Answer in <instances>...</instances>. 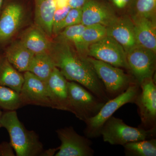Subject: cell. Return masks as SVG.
<instances>
[{
	"label": "cell",
	"instance_id": "1",
	"mask_svg": "<svg viewBox=\"0 0 156 156\" xmlns=\"http://www.w3.org/2000/svg\"><path fill=\"white\" fill-rule=\"evenodd\" d=\"M48 53L55 66L68 81L80 84L104 102L109 99L87 57L79 54L67 42H52Z\"/></svg>",
	"mask_w": 156,
	"mask_h": 156
},
{
	"label": "cell",
	"instance_id": "2",
	"mask_svg": "<svg viewBox=\"0 0 156 156\" xmlns=\"http://www.w3.org/2000/svg\"><path fill=\"white\" fill-rule=\"evenodd\" d=\"M1 122L2 127L9 132L15 155L43 156L45 150L38 135L25 128L18 119L16 111H7L3 113Z\"/></svg>",
	"mask_w": 156,
	"mask_h": 156
},
{
	"label": "cell",
	"instance_id": "3",
	"mask_svg": "<svg viewBox=\"0 0 156 156\" xmlns=\"http://www.w3.org/2000/svg\"><path fill=\"white\" fill-rule=\"evenodd\" d=\"M103 141L113 145L123 146L131 142L155 138L156 128L146 130L128 126L122 119L112 116L101 131Z\"/></svg>",
	"mask_w": 156,
	"mask_h": 156
},
{
	"label": "cell",
	"instance_id": "4",
	"mask_svg": "<svg viewBox=\"0 0 156 156\" xmlns=\"http://www.w3.org/2000/svg\"><path fill=\"white\" fill-rule=\"evenodd\" d=\"M140 91L139 84L134 83L130 85L125 92L109 99L95 116L85 122L86 126L84 130L85 136L90 139L100 136L101 131L105 123L123 105L128 103H134Z\"/></svg>",
	"mask_w": 156,
	"mask_h": 156
},
{
	"label": "cell",
	"instance_id": "5",
	"mask_svg": "<svg viewBox=\"0 0 156 156\" xmlns=\"http://www.w3.org/2000/svg\"><path fill=\"white\" fill-rule=\"evenodd\" d=\"M87 58L102 82L109 99L125 92L131 84L137 83L133 76L126 73L121 68L92 57Z\"/></svg>",
	"mask_w": 156,
	"mask_h": 156
},
{
	"label": "cell",
	"instance_id": "6",
	"mask_svg": "<svg viewBox=\"0 0 156 156\" xmlns=\"http://www.w3.org/2000/svg\"><path fill=\"white\" fill-rule=\"evenodd\" d=\"M69 112L84 122L95 116L104 102L80 84L68 81Z\"/></svg>",
	"mask_w": 156,
	"mask_h": 156
},
{
	"label": "cell",
	"instance_id": "7",
	"mask_svg": "<svg viewBox=\"0 0 156 156\" xmlns=\"http://www.w3.org/2000/svg\"><path fill=\"white\" fill-rule=\"evenodd\" d=\"M128 70L138 84L153 77L156 69V53L136 44L126 53Z\"/></svg>",
	"mask_w": 156,
	"mask_h": 156
},
{
	"label": "cell",
	"instance_id": "8",
	"mask_svg": "<svg viewBox=\"0 0 156 156\" xmlns=\"http://www.w3.org/2000/svg\"><path fill=\"white\" fill-rule=\"evenodd\" d=\"M140 87L134 102L140 117L139 127L146 130L156 128V86L153 77L143 81Z\"/></svg>",
	"mask_w": 156,
	"mask_h": 156
},
{
	"label": "cell",
	"instance_id": "9",
	"mask_svg": "<svg viewBox=\"0 0 156 156\" xmlns=\"http://www.w3.org/2000/svg\"><path fill=\"white\" fill-rule=\"evenodd\" d=\"M61 145L55 156H92L95 151L92 142L86 136L78 134L72 126L60 128L56 131Z\"/></svg>",
	"mask_w": 156,
	"mask_h": 156
},
{
	"label": "cell",
	"instance_id": "10",
	"mask_svg": "<svg viewBox=\"0 0 156 156\" xmlns=\"http://www.w3.org/2000/svg\"><path fill=\"white\" fill-rule=\"evenodd\" d=\"M87 57H92L128 70L126 52L124 48L108 36L90 45L87 51Z\"/></svg>",
	"mask_w": 156,
	"mask_h": 156
},
{
	"label": "cell",
	"instance_id": "11",
	"mask_svg": "<svg viewBox=\"0 0 156 156\" xmlns=\"http://www.w3.org/2000/svg\"><path fill=\"white\" fill-rule=\"evenodd\" d=\"M24 83L20 92L23 106L31 105L53 108L44 81L31 73L23 74Z\"/></svg>",
	"mask_w": 156,
	"mask_h": 156
},
{
	"label": "cell",
	"instance_id": "12",
	"mask_svg": "<svg viewBox=\"0 0 156 156\" xmlns=\"http://www.w3.org/2000/svg\"><path fill=\"white\" fill-rule=\"evenodd\" d=\"M26 14L19 3L8 4L0 16V45L11 41L22 28L25 22Z\"/></svg>",
	"mask_w": 156,
	"mask_h": 156
},
{
	"label": "cell",
	"instance_id": "13",
	"mask_svg": "<svg viewBox=\"0 0 156 156\" xmlns=\"http://www.w3.org/2000/svg\"><path fill=\"white\" fill-rule=\"evenodd\" d=\"M45 83L53 108L69 112L68 80L57 67Z\"/></svg>",
	"mask_w": 156,
	"mask_h": 156
},
{
	"label": "cell",
	"instance_id": "14",
	"mask_svg": "<svg viewBox=\"0 0 156 156\" xmlns=\"http://www.w3.org/2000/svg\"><path fill=\"white\" fill-rule=\"evenodd\" d=\"M106 27L107 36L122 45L126 53L136 44L134 23L131 18L117 17Z\"/></svg>",
	"mask_w": 156,
	"mask_h": 156
},
{
	"label": "cell",
	"instance_id": "15",
	"mask_svg": "<svg viewBox=\"0 0 156 156\" xmlns=\"http://www.w3.org/2000/svg\"><path fill=\"white\" fill-rule=\"evenodd\" d=\"M116 17L108 7L94 0H88L82 8L81 23L85 26L100 24L106 27Z\"/></svg>",
	"mask_w": 156,
	"mask_h": 156
},
{
	"label": "cell",
	"instance_id": "16",
	"mask_svg": "<svg viewBox=\"0 0 156 156\" xmlns=\"http://www.w3.org/2000/svg\"><path fill=\"white\" fill-rule=\"evenodd\" d=\"M134 24L136 44L156 52V26L154 17L134 15L132 19Z\"/></svg>",
	"mask_w": 156,
	"mask_h": 156
},
{
	"label": "cell",
	"instance_id": "17",
	"mask_svg": "<svg viewBox=\"0 0 156 156\" xmlns=\"http://www.w3.org/2000/svg\"><path fill=\"white\" fill-rule=\"evenodd\" d=\"M20 40L34 54L49 52L52 43L50 38L36 25L27 29Z\"/></svg>",
	"mask_w": 156,
	"mask_h": 156
},
{
	"label": "cell",
	"instance_id": "18",
	"mask_svg": "<svg viewBox=\"0 0 156 156\" xmlns=\"http://www.w3.org/2000/svg\"><path fill=\"white\" fill-rule=\"evenodd\" d=\"M34 55L19 40L14 41L7 48L5 56L18 71L24 73L28 71Z\"/></svg>",
	"mask_w": 156,
	"mask_h": 156
},
{
	"label": "cell",
	"instance_id": "19",
	"mask_svg": "<svg viewBox=\"0 0 156 156\" xmlns=\"http://www.w3.org/2000/svg\"><path fill=\"white\" fill-rule=\"evenodd\" d=\"M35 25L50 38L53 36V16L56 10L54 0H35Z\"/></svg>",
	"mask_w": 156,
	"mask_h": 156
},
{
	"label": "cell",
	"instance_id": "20",
	"mask_svg": "<svg viewBox=\"0 0 156 156\" xmlns=\"http://www.w3.org/2000/svg\"><path fill=\"white\" fill-rule=\"evenodd\" d=\"M24 76L9 62L5 57L0 61V85L19 93L24 83Z\"/></svg>",
	"mask_w": 156,
	"mask_h": 156
},
{
	"label": "cell",
	"instance_id": "21",
	"mask_svg": "<svg viewBox=\"0 0 156 156\" xmlns=\"http://www.w3.org/2000/svg\"><path fill=\"white\" fill-rule=\"evenodd\" d=\"M56 67L48 52L34 54L28 71L46 82Z\"/></svg>",
	"mask_w": 156,
	"mask_h": 156
},
{
	"label": "cell",
	"instance_id": "22",
	"mask_svg": "<svg viewBox=\"0 0 156 156\" xmlns=\"http://www.w3.org/2000/svg\"><path fill=\"white\" fill-rule=\"evenodd\" d=\"M123 146L126 156H156L155 138L128 143Z\"/></svg>",
	"mask_w": 156,
	"mask_h": 156
},
{
	"label": "cell",
	"instance_id": "23",
	"mask_svg": "<svg viewBox=\"0 0 156 156\" xmlns=\"http://www.w3.org/2000/svg\"><path fill=\"white\" fill-rule=\"evenodd\" d=\"M85 27V26L80 23L66 27L62 32L58 34L59 35L56 41L73 43L76 51L81 55L87 57L82 42V34Z\"/></svg>",
	"mask_w": 156,
	"mask_h": 156
},
{
	"label": "cell",
	"instance_id": "24",
	"mask_svg": "<svg viewBox=\"0 0 156 156\" xmlns=\"http://www.w3.org/2000/svg\"><path fill=\"white\" fill-rule=\"evenodd\" d=\"M106 36V27L105 26L95 24L86 26L82 34V42L85 55L87 57L89 46Z\"/></svg>",
	"mask_w": 156,
	"mask_h": 156
},
{
	"label": "cell",
	"instance_id": "25",
	"mask_svg": "<svg viewBox=\"0 0 156 156\" xmlns=\"http://www.w3.org/2000/svg\"><path fill=\"white\" fill-rule=\"evenodd\" d=\"M23 106L19 93L0 85V108L6 111H16Z\"/></svg>",
	"mask_w": 156,
	"mask_h": 156
},
{
	"label": "cell",
	"instance_id": "26",
	"mask_svg": "<svg viewBox=\"0 0 156 156\" xmlns=\"http://www.w3.org/2000/svg\"><path fill=\"white\" fill-rule=\"evenodd\" d=\"M82 9H71L56 29L55 35L68 27L80 24L82 22Z\"/></svg>",
	"mask_w": 156,
	"mask_h": 156
},
{
	"label": "cell",
	"instance_id": "27",
	"mask_svg": "<svg viewBox=\"0 0 156 156\" xmlns=\"http://www.w3.org/2000/svg\"><path fill=\"white\" fill-rule=\"evenodd\" d=\"M156 9V0H137L135 15L140 17H154Z\"/></svg>",
	"mask_w": 156,
	"mask_h": 156
},
{
	"label": "cell",
	"instance_id": "28",
	"mask_svg": "<svg viewBox=\"0 0 156 156\" xmlns=\"http://www.w3.org/2000/svg\"><path fill=\"white\" fill-rule=\"evenodd\" d=\"M71 9L69 6H68L61 9H56L55 10L53 19V35H55L56 29L58 25L62 22Z\"/></svg>",
	"mask_w": 156,
	"mask_h": 156
},
{
	"label": "cell",
	"instance_id": "29",
	"mask_svg": "<svg viewBox=\"0 0 156 156\" xmlns=\"http://www.w3.org/2000/svg\"><path fill=\"white\" fill-rule=\"evenodd\" d=\"M14 150L11 144L3 142L0 144V156H14Z\"/></svg>",
	"mask_w": 156,
	"mask_h": 156
},
{
	"label": "cell",
	"instance_id": "30",
	"mask_svg": "<svg viewBox=\"0 0 156 156\" xmlns=\"http://www.w3.org/2000/svg\"><path fill=\"white\" fill-rule=\"evenodd\" d=\"M88 0H69L71 9H82Z\"/></svg>",
	"mask_w": 156,
	"mask_h": 156
},
{
	"label": "cell",
	"instance_id": "31",
	"mask_svg": "<svg viewBox=\"0 0 156 156\" xmlns=\"http://www.w3.org/2000/svg\"><path fill=\"white\" fill-rule=\"evenodd\" d=\"M132 0H112L115 6L120 9H122L130 4Z\"/></svg>",
	"mask_w": 156,
	"mask_h": 156
},
{
	"label": "cell",
	"instance_id": "32",
	"mask_svg": "<svg viewBox=\"0 0 156 156\" xmlns=\"http://www.w3.org/2000/svg\"><path fill=\"white\" fill-rule=\"evenodd\" d=\"M54 4L56 9H61L66 6H69V0H54Z\"/></svg>",
	"mask_w": 156,
	"mask_h": 156
},
{
	"label": "cell",
	"instance_id": "33",
	"mask_svg": "<svg viewBox=\"0 0 156 156\" xmlns=\"http://www.w3.org/2000/svg\"><path fill=\"white\" fill-rule=\"evenodd\" d=\"M2 111H1V108H0V128L2 127V124H1V118H2Z\"/></svg>",
	"mask_w": 156,
	"mask_h": 156
},
{
	"label": "cell",
	"instance_id": "34",
	"mask_svg": "<svg viewBox=\"0 0 156 156\" xmlns=\"http://www.w3.org/2000/svg\"><path fill=\"white\" fill-rule=\"evenodd\" d=\"M3 1L4 0H0V13H1V9H2V6Z\"/></svg>",
	"mask_w": 156,
	"mask_h": 156
},
{
	"label": "cell",
	"instance_id": "35",
	"mask_svg": "<svg viewBox=\"0 0 156 156\" xmlns=\"http://www.w3.org/2000/svg\"><path fill=\"white\" fill-rule=\"evenodd\" d=\"M2 56H0V61H1V59H2Z\"/></svg>",
	"mask_w": 156,
	"mask_h": 156
}]
</instances>
